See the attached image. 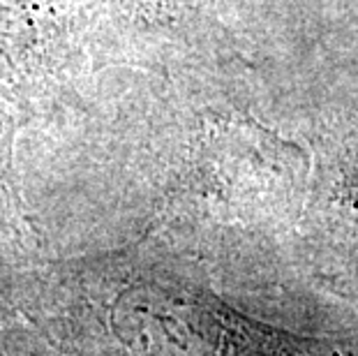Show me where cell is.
<instances>
[{"label":"cell","instance_id":"7a4b0ae2","mask_svg":"<svg viewBox=\"0 0 358 356\" xmlns=\"http://www.w3.org/2000/svg\"><path fill=\"white\" fill-rule=\"evenodd\" d=\"M86 37L95 67L129 65L171 77L248 65L215 0H90Z\"/></svg>","mask_w":358,"mask_h":356},{"label":"cell","instance_id":"6da1fadb","mask_svg":"<svg viewBox=\"0 0 358 356\" xmlns=\"http://www.w3.org/2000/svg\"><path fill=\"white\" fill-rule=\"evenodd\" d=\"M74 345L90 356H354L340 340L271 327L187 280L155 273L81 280Z\"/></svg>","mask_w":358,"mask_h":356}]
</instances>
